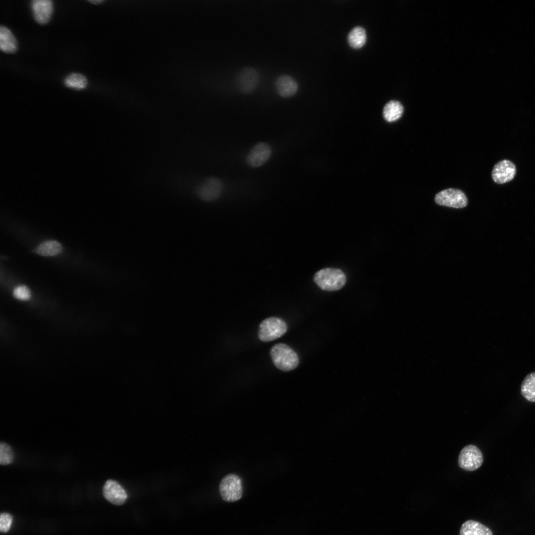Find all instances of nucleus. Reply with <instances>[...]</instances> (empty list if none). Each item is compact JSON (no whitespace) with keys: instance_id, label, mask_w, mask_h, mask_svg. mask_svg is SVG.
I'll list each match as a JSON object with an SVG mask.
<instances>
[{"instance_id":"obj_23","label":"nucleus","mask_w":535,"mask_h":535,"mask_svg":"<svg viewBox=\"0 0 535 535\" xmlns=\"http://www.w3.org/2000/svg\"><path fill=\"white\" fill-rule=\"evenodd\" d=\"M12 517L8 513H2L0 518V531L2 533L7 532L12 524Z\"/></svg>"},{"instance_id":"obj_6","label":"nucleus","mask_w":535,"mask_h":535,"mask_svg":"<svg viewBox=\"0 0 535 535\" xmlns=\"http://www.w3.org/2000/svg\"><path fill=\"white\" fill-rule=\"evenodd\" d=\"M434 201L439 205L457 209L464 208L468 204V200L464 192L454 188H448L439 192L436 194Z\"/></svg>"},{"instance_id":"obj_14","label":"nucleus","mask_w":535,"mask_h":535,"mask_svg":"<svg viewBox=\"0 0 535 535\" xmlns=\"http://www.w3.org/2000/svg\"><path fill=\"white\" fill-rule=\"evenodd\" d=\"M0 49L7 54H15L17 50V42L12 32L6 27H0Z\"/></svg>"},{"instance_id":"obj_21","label":"nucleus","mask_w":535,"mask_h":535,"mask_svg":"<svg viewBox=\"0 0 535 535\" xmlns=\"http://www.w3.org/2000/svg\"><path fill=\"white\" fill-rule=\"evenodd\" d=\"M13 454L9 445L4 442L0 444V464L2 465L9 464L12 462Z\"/></svg>"},{"instance_id":"obj_9","label":"nucleus","mask_w":535,"mask_h":535,"mask_svg":"<svg viewBox=\"0 0 535 535\" xmlns=\"http://www.w3.org/2000/svg\"><path fill=\"white\" fill-rule=\"evenodd\" d=\"M33 18L40 25H46L51 19L54 3L51 0H33L30 3Z\"/></svg>"},{"instance_id":"obj_3","label":"nucleus","mask_w":535,"mask_h":535,"mask_svg":"<svg viewBox=\"0 0 535 535\" xmlns=\"http://www.w3.org/2000/svg\"><path fill=\"white\" fill-rule=\"evenodd\" d=\"M287 329V324L282 319L278 317H269L260 323L258 337L264 342L271 341L282 336Z\"/></svg>"},{"instance_id":"obj_24","label":"nucleus","mask_w":535,"mask_h":535,"mask_svg":"<svg viewBox=\"0 0 535 535\" xmlns=\"http://www.w3.org/2000/svg\"><path fill=\"white\" fill-rule=\"evenodd\" d=\"M88 1L90 2V3H91L93 4H100L101 3L103 2L104 1V0H89Z\"/></svg>"},{"instance_id":"obj_7","label":"nucleus","mask_w":535,"mask_h":535,"mask_svg":"<svg viewBox=\"0 0 535 535\" xmlns=\"http://www.w3.org/2000/svg\"><path fill=\"white\" fill-rule=\"evenodd\" d=\"M222 181L216 177H210L204 180L197 188L196 194L200 199L206 202L217 200L223 191Z\"/></svg>"},{"instance_id":"obj_20","label":"nucleus","mask_w":535,"mask_h":535,"mask_svg":"<svg viewBox=\"0 0 535 535\" xmlns=\"http://www.w3.org/2000/svg\"><path fill=\"white\" fill-rule=\"evenodd\" d=\"M62 250L60 243L54 240L43 242L35 249L39 255L44 256H52L59 254Z\"/></svg>"},{"instance_id":"obj_17","label":"nucleus","mask_w":535,"mask_h":535,"mask_svg":"<svg viewBox=\"0 0 535 535\" xmlns=\"http://www.w3.org/2000/svg\"><path fill=\"white\" fill-rule=\"evenodd\" d=\"M521 392L527 400L535 402V372L529 374L525 377L521 385Z\"/></svg>"},{"instance_id":"obj_2","label":"nucleus","mask_w":535,"mask_h":535,"mask_svg":"<svg viewBox=\"0 0 535 535\" xmlns=\"http://www.w3.org/2000/svg\"><path fill=\"white\" fill-rule=\"evenodd\" d=\"M270 355L274 366L284 372L295 369L299 363L295 351L284 343H278L273 346L270 350Z\"/></svg>"},{"instance_id":"obj_8","label":"nucleus","mask_w":535,"mask_h":535,"mask_svg":"<svg viewBox=\"0 0 535 535\" xmlns=\"http://www.w3.org/2000/svg\"><path fill=\"white\" fill-rule=\"evenodd\" d=\"M260 81V75L254 68L247 67L242 69L238 73L236 80L238 89L244 93L253 92Z\"/></svg>"},{"instance_id":"obj_13","label":"nucleus","mask_w":535,"mask_h":535,"mask_svg":"<svg viewBox=\"0 0 535 535\" xmlns=\"http://www.w3.org/2000/svg\"><path fill=\"white\" fill-rule=\"evenodd\" d=\"M296 81L290 75L282 74L279 76L275 82V88L278 95L284 98L294 95L298 90Z\"/></svg>"},{"instance_id":"obj_4","label":"nucleus","mask_w":535,"mask_h":535,"mask_svg":"<svg viewBox=\"0 0 535 535\" xmlns=\"http://www.w3.org/2000/svg\"><path fill=\"white\" fill-rule=\"evenodd\" d=\"M219 490L222 499L225 501L233 502L239 500L243 494L241 479L234 474L226 475L220 482Z\"/></svg>"},{"instance_id":"obj_18","label":"nucleus","mask_w":535,"mask_h":535,"mask_svg":"<svg viewBox=\"0 0 535 535\" xmlns=\"http://www.w3.org/2000/svg\"><path fill=\"white\" fill-rule=\"evenodd\" d=\"M366 31L361 26L354 27L349 33L347 38L350 46L355 49L362 47L366 43Z\"/></svg>"},{"instance_id":"obj_15","label":"nucleus","mask_w":535,"mask_h":535,"mask_svg":"<svg viewBox=\"0 0 535 535\" xmlns=\"http://www.w3.org/2000/svg\"><path fill=\"white\" fill-rule=\"evenodd\" d=\"M459 535H492V533L489 528L482 523L469 520L461 526Z\"/></svg>"},{"instance_id":"obj_12","label":"nucleus","mask_w":535,"mask_h":535,"mask_svg":"<svg viewBox=\"0 0 535 535\" xmlns=\"http://www.w3.org/2000/svg\"><path fill=\"white\" fill-rule=\"evenodd\" d=\"M103 493L108 501L118 506L123 504L127 498L124 489L117 482L112 480L106 481L103 487Z\"/></svg>"},{"instance_id":"obj_22","label":"nucleus","mask_w":535,"mask_h":535,"mask_svg":"<svg viewBox=\"0 0 535 535\" xmlns=\"http://www.w3.org/2000/svg\"><path fill=\"white\" fill-rule=\"evenodd\" d=\"M14 297L20 300L27 301L31 298V292L29 288L25 285H19L13 290Z\"/></svg>"},{"instance_id":"obj_11","label":"nucleus","mask_w":535,"mask_h":535,"mask_svg":"<svg viewBox=\"0 0 535 535\" xmlns=\"http://www.w3.org/2000/svg\"><path fill=\"white\" fill-rule=\"evenodd\" d=\"M516 173L515 164L511 161L503 160L498 162L493 167L491 176L494 182L503 184L513 179Z\"/></svg>"},{"instance_id":"obj_5","label":"nucleus","mask_w":535,"mask_h":535,"mask_svg":"<svg viewBox=\"0 0 535 535\" xmlns=\"http://www.w3.org/2000/svg\"><path fill=\"white\" fill-rule=\"evenodd\" d=\"M483 460V455L480 449L474 445L469 444L461 450L458 462L461 469L474 471L482 466Z\"/></svg>"},{"instance_id":"obj_10","label":"nucleus","mask_w":535,"mask_h":535,"mask_svg":"<svg viewBox=\"0 0 535 535\" xmlns=\"http://www.w3.org/2000/svg\"><path fill=\"white\" fill-rule=\"evenodd\" d=\"M272 153L270 146L265 142L257 143L250 150L246 158L247 164L253 167L262 166L270 158Z\"/></svg>"},{"instance_id":"obj_16","label":"nucleus","mask_w":535,"mask_h":535,"mask_svg":"<svg viewBox=\"0 0 535 535\" xmlns=\"http://www.w3.org/2000/svg\"><path fill=\"white\" fill-rule=\"evenodd\" d=\"M403 110V107L399 102L390 101L383 107V116L386 121L394 122L401 117Z\"/></svg>"},{"instance_id":"obj_19","label":"nucleus","mask_w":535,"mask_h":535,"mask_svg":"<svg viewBox=\"0 0 535 535\" xmlns=\"http://www.w3.org/2000/svg\"><path fill=\"white\" fill-rule=\"evenodd\" d=\"M88 83V80L84 75L76 72L68 74L64 80L66 87L78 91L85 89Z\"/></svg>"},{"instance_id":"obj_1","label":"nucleus","mask_w":535,"mask_h":535,"mask_svg":"<svg viewBox=\"0 0 535 535\" xmlns=\"http://www.w3.org/2000/svg\"><path fill=\"white\" fill-rule=\"evenodd\" d=\"M314 280L321 289L334 291L340 289L344 286L346 276L340 269L327 268L317 271L314 275Z\"/></svg>"}]
</instances>
